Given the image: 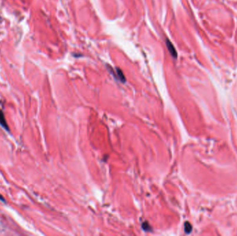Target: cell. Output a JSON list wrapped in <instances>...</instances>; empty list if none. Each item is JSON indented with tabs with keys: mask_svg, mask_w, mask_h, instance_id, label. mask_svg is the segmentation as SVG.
<instances>
[{
	"mask_svg": "<svg viewBox=\"0 0 237 236\" xmlns=\"http://www.w3.org/2000/svg\"><path fill=\"white\" fill-rule=\"evenodd\" d=\"M116 74H117L118 76V79L120 80L121 82H125L126 81V78H125V76H124V75L123 74V72L121 71V70L120 69H116Z\"/></svg>",
	"mask_w": 237,
	"mask_h": 236,
	"instance_id": "cell-3",
	"label": "cell"
},
{
	"mask_svg": "<svg viewBox=\"0 0 237 236\" xmlns=\"http://www.w3.org/2000/svg\"><path fill=\"white\" fill-rule=\"evenodd\" d=\"M166 46H167V48H168V51H169L171 55L173 58H176L177 56H178V53H177L176 48H175L174 46L173 45L172 43L170 42V40H168V39L166 40Z\"/></svg>",
	"mask_w": 237,
	"mask_h": 236,
	"instance_id": "cell-2",
	"label": "cell"
},
{
	"mask_svg": "<svg viewBox=\"0 0 237 236\" xmlns=\"http://www.w3.org/2000/svg\"><path fill=\"white\" fill-rule=\"evenodd\" d=\"M0 201H1V202H6L5 199L4 198V197L1 195V194H0Z\"/></svg>",
	"mask_w": 237,
	"mask_h": 236,
	"instance_id": "cell-6",
	"label": "cell"
},
{
	"mask_svg": "<svg viewBox=\"0 0 237 236\" xmlns=\"http://www.w3.org/2000/svg\"><path fill=\"white\" fill-rule=\"evenodd\" d=\"M184 230H185V232L186 233H190L191 232L192 227L189 222H185V224H184Z\"/></svg>",
	"mask_w": 237,
	"mask_h": 236,
	"instance_id": "cell-4",
	"label": "cell"
},
{
	"mask_svg": "<svg viewBox=\"0 0 237 236\" xmlns=\"http://www.w3.org/2000/svg\"><path fill=\"white\" fill-rule=\"evenodd\" d=\"M0 125H1V126L3 128H4L6 131L8 132L10 131L9 127L8 125L6 120L5 118L4 114L3 111L1 110H0Z\"/></svg>",
	"mask_w": 237,
	"mask_h": 236,
	"instance_id": "cell-1",
	"label": "cell"
},
{
	"mask_svg": "<svg viewBox=\"0 0 237 236\" xmlns=\"http://www.w3.org/2000/svg\"><path fill=\"white\" fill-rule=\"evenodd\" d=\"M142 227H143V229H144V230H146V231H148V228L149 227V226H148V224L147 223V222H145V223H143V224H142Z\"/></svg>",
	"mask_w": 237,
	"mask_h": 236,
	"instance_id": "cell-5",
	"label": "cell"
}]
</instances>
